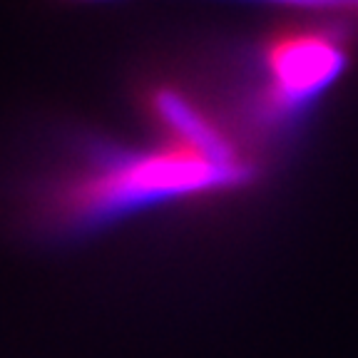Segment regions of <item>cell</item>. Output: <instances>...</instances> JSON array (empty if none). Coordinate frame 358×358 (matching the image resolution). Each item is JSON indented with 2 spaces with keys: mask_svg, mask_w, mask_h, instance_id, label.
<instances>
[{
  "mask_svg": "<svg viewBox=\"0 0 358 358\" xmlns=\"http://www.w3.org/2000/svg\"><path fill=\"white\" fill-rule=\"evenodd\" d=\"M249 174L217 157L155 134L150 147L95 145L43 192L40 217L55 229H83L124 212L182 196L241 187Z\"/></svg>",
  "mask_w": 358,
  "mask_h": 358,
  "instance_id": "obj_1",
  "label": "cell"
}]
</instances>
